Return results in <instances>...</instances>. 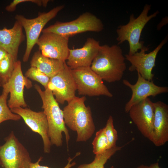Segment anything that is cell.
<instances>
[{"label":"cell","mask_w":168,"mask_h":168,"mask_svg":"<svg viewBox=\"0 0 168 168\" xmlns=\"http://www.w3.org/2000/svg\"><path fill=\"white\" fill-rule=\"evenodd\" d=\"M121 48L119 46L100 45L90 67L103 80L111 83L120 81L126 67Z\"/></svg>","instance_id":"6da1fadb"},{"label":"cell","mask_w":168,"mask_h":168,"mask_svg":"<svg viewBox=\"0 0 168 168\" xmlns=\"http://www.w3.org/2000/svg\"><path fill=\"white\" fill-rule=\"evenodd\" d=\"M86 100L85 96H76L68 102L63 110L65 125L77 132V142H86L95 130L91 108L85 104Z\"/></svg>","instance_id":"7a4b0ae2"},{"label":"cell","mask_w":168,"mask_h":168,"mask_svg":"<svg viewBox=\"0 0 168 168\" xmlns=\"http://www.w3.org/2000/svg\"><path fill=\"white\" fill-rule=\"evenodd\" d=\"M34 86L42 100V108L47 118L48 134L52 145L57 147L62 145V133H63L68 149L70 136L64 122L63 110L60 108L51 91L48 88L43 91L36 84Z\"/></svg>","instance_id":"3957f363"},{"label":"cell","mask_w":168,"mask_h":168,"mask_svg":"<svg viewBox=\"0 0 168 168\" xmlns=\"http://www.w3.org/2000/svg\"><path fill=\"white\" fill-rule=\"evenodd\" d=\"M151 5L146 4L139 15L136 18L133 14L130 16L129 21L125 25L119 26L117 29L118 35L117 40L118 44H120L127 41L129 45L128 54L132 55L143 46V42L140 41L142 30L146 25L152 18L155 17L159 13L156 11L153 13L148 15L151 9Z\"/></svg>","instance_id":"277c9868"},{"label":"cell","mask_w":168,"mask_h":168,"mask_svg":"<svg viewBox=\"0 0 168 168\" xmlns=\"http://www.w3.org/2000/svg\"><path fill=\"white\" fill-rule=\"evenodd\" d=\"M104 29L101 20L91 13L86 12L76 19L66 22H56L43 29L42 33H53L68 37L87 31L99 32Z\"/></svg>","instance_id":"5b68a950"},{"label":"cell","mask_w":168,"mask_h":168,"mask_svg":"<svg viewBox=\"0 0 168 168\" xmlns=\"http://www.w3.org/2000/svg\"><path fill=\"white\" fill-rule=\"evenodd\" d=\"M64 7V5L57 6L48 12L39 13L37 17L33 19L27 18L20 15L15 16L16 21L24 29L26 36V47L23 58L24 62L28 61L32 50L36 44L44 27Z\"/></svg>","instance_id":"8992f818"},{"label":"cell","mask_w":168,"mask_h":168,"mask_svg":"<svg viewBox=\"0 0 168 168\" xmlns=\"http://www.w3.org/2000/svg\"><path fill=\"white\" fill-rule=\"evenodd\" d=\"M0 145V165L4 168H28L32 162L29 153L12 131Z\"/></svg>","instance_id":"52a82bcc"},{"label":"cell","mask_w":168,"mask_h":168,"mask_svg":"<svg viewBox=\"0 0 168 168\" xmlns=\"http://www.w3.org/2000/svg\"><path fill=\"white\" fill-rule=\"evenodd\" d=\"M79 95L89 96H113L103 80L90 67H81L71 69Z\"/></svg>","instance_id":"ba28073f"},{"label":"cell","mask_w":168,"mask_h":168,"mask_svg":"<svg viewBox=\"0 0 168 168\" xmlns=\"http://www.w3.org/2000/svg\"><path fill=\"white\" fill-rule=\"evenodd\" d=\"M47 88L52 92L58 103L63 104L75 96L77 87L71 69L66 63L64 68L50 78Z\"/></svg>","instance_id":"9c48e42d"},{"label":"cell","mask_w":168,"mask_h":168,"mask_svg":"<svg viewBox=\"0 0 168 168\" xmlns=\"http://www.w3.org/2000/svg\"><path fill=\"white\" fill-rule=\"evenodd\" d=\"M167 41L166 37L155 49L148 53H146V52L149 48L144 46L140 49V52H137L132 55H125V59L131 64L129 68V71L132 72L137 71L144 79L152 81L154 75L152 72L155 66L157 55Z\"/></svg>","instance_id":"30bf717a"},{"label":"cell","mask_w":168,"mask_h":168,"mask_svg":"<svg viewBox=\"0 0 168 168\" xmlns=\"http://www.w3.org/2000/svg\"><path fill=\"white\" fill-rule=\"evenodd\" d=\"M128 113L130 118L142 134L153 142L154 103L147 98L133 106Z\"/></svg>","instance_id":"8fae6325"},{"label":"cell","mask_w":168,"mask_h":168,"mask_svg":"<svg viewBox=\"0 0 168 168\" xmlns=\"http://www.w3.org/2000/svg\"><path fill=\"white\" fill-rule=\"evenodd\" d=\"M11 110L13 113L20 115L33 132L38 133L41 136L43 142L44 152L49 153L52 145L48 134L47 118L43 111L36 112L27 107H21Z\"/></svg>","instance_id":"7c38bea8"},{"label":"cell","mask_w":168,"mask_h":168,"mask_svg":"<svg viewBox=\"0 0 168 168\" xmlns=\"http://www.w3.org/2000/svg\"><path fill=\"white\" fill-rule=\"evenodd\" d=\"M69 38L53 33H43L36 44L43 55L65 62L69 54Z\"/></svg>","instance_id":"4fadbf2b"},{"label":"cell","mask_w":168,"mask_h":168,"mask_svg":"<svg viewBox=\"0 0 168 168\" xmlns=\"http://www.w3.org/2000/svg\"><path fill=\"white\" fill-rule=\"evenodd\" d=\"M138 78L134 84H131L128 80L124 79L123 84L129 87L132 91L130 99L125 107V112L128 113L130 108L148 97L156 96L168 92L166 86H161L155 84L153 80L149 81L143 78L138 72Z\"/></svg>","instance_id":"5bb4252c"},{"label":"cell","mask_w":168,"mask_h":168,"mask_svg":"<svg viewBox=\"0 0 168 168\" xmlns=\"http://www.w3.org/2000/svg\"><path fill=\"white\" fill-rule=\"evenodd\" d=\"M6 84L10 94V98L7 102L9 108L26 107L27 105L24 96V88L26 86L29 89L32 85L30 81L23 75L20 60L15 62L12 76Z\"/></svg>","instance_id":"9a60e30c"},{"label":"cell","mask_w":168,"mask_h":168,"mask_svg":"<svg viewBox=\"0 0 168 168\" xmlns=\"http://www.w3.org/2000/svg\"><path fill=\"white\" fill-rule=\"evenodd\" d=\"M100 45L99 41L91 38H87L80 48L69 49L66 62L71 69L81 67H90Z\"/></svg>","instance_id":"2e32d148"},{"label":"cell","mask_w":168,"mask_h":168,"mask_svg":"<svg viewBox=\"0 0 168 168\" xmlns=\"http://www.w3.org/2000/svg\"><path fill=\"white\" fill-rule=\"evenodd\" d=\"M154 106L153 143L160 147L168 141V106L160 101L154 103Z\"/></svg>","instance_id":"e0dca14e"},{"label":"cell","mask_w":168,"mask_h":168,"mask_svg":"<svg viewBox=\"0 0 168 168\" xmlns=\"http://www.w3.org/2000/svg\"><path fill=\"white\" fill-rule=\"evenodd\" d=\"M23 28L16 21L12 28L5 27L0 29V47L11 55L15 61L17 60L19 46L25 40Z\"/></svg>","instance_id":"ac0fdd59"},{"label":"cell","mask_w":168,"mask_h":168,"mask_svg":"<svg viewBox=\"0 0 168 168\" xmlns=\"http://www.w3.org/2000/svg\"><path fill=\"white\" fill-rule=\"evenodd\" d=\"M65 63L45 57L39 50L34 54L30 64L31 67L37 68L51 78L64 68Z\"/></svg>","instance_id":"d6986e66"},{"label":"cell","mask_w":168,"mask_h":168,"mask_svg":"<svg viewBox=\"0 0 168 168\" xmlns=\"http://www.w3.org/2000/svg\"><path fill=\"white\" fill-rule=\"evenodd\" d=\"M2 88L3 91L0 96V124L8 120L19 121L21 118V116L13 113L7 105V100L9 92L7 85Z\"/></svg>","instance_id":"ffe728a7"},{"label":"cell","mask_w":168,"mask_h":168,"mask_svg":"<svg viewBox=\"0 0 168 168\" xmlns=\"http://www.w3.org/2000/svg\"><path fill=\"white\" fill-rule=\"evenodd\" d=\"M124 146H115L107 149L102 153L96 155L92 162L89 164H81L77 168H104V165L107 161Z\"/></svg>","instance_id":"44dd1931"},{"label":"cell","mask_w":168,"mask_h":168,"mask_svg":"<svg viewBox=\"0 0 168 168\" xmlns=\"http://www.w3.org/2000/svg\"><path fill=\"white\" fill-rule=\"evenodd\" d=\"M15 62L12 57L9 54L0 62V86L3 87L11 79Z\"/></svg>","instance_id":"7402d4cb"},{"label":"cell","mask_w":168,"mask_h":168,"mask_svg":"<svg viewBox=\"0 0 168 168\" xmlns=\"http://www.w3.org/2000/svg\"><path fill=\"white\" fill-rule=\"evenodd\" d=\"M92 144L93 152L95 155L102 153L109 149L104 128L100 129L96 133Z\"/></svg>","instance_id":"603a6c76"},{"label":"cell","mask_w":168,"mask_h":168,"mask_svg":"<svg viewBox=\"0 0 168 168\" xmlns=\"http://www.w3.org/2000/svg\"><path fill=\"white\" fill-rule=\"evenodd\" d=\"M25 76L42 84L45 89L47 88L50 78L39 69L35 67H31L25 74Z\"/></svg>","instance_id":"cb8c5ba5"},{"label":"cell","mask_w":168,"mask_h":168,"mask_svg":"<svg viewBox=\"0 0 168 168\" xmlns=\"http://www.w3.org/2000/svg\"><path fill=\"white\" fill-rule=\"evenodd\" d=\"M105 135L107 138L109 148L114 147L118 139V134L113 125V119L112 116L110 115L104 128Z\"/></svg>","instance_id":"d4e9b609"},{"label":"cell","mask_w":168,"mask_h":168,"mask_svg":"<svg viewBox=\"0 0 168 168\" xmlns=\"http://www.w3.org/2000/svg\"><path fill=\"white\" fill-rule=\"evenodd\" d=\"M49 1V0H14L9 5L6 7L5 9L8 12H14L18 4L26 2H31L36 4L39 6H43L45 7Z\"/></svg>","instance_id":"484cf974"},{"label":"cell","mask_w":168,"mask_h":168,"mask_svg":"<svg viewBox=\"0 0 168 168\" xmlns=\"http://www.w3.org/2000/svg\"><path fill=\"white\" fill-rule=\"evenodd\" d=\"M80 153L79 152H77L75 156L73 158L69 157L68 159V163L66 166L63 168H71L76 165V163L74 161L71 163L73 159L77 156H79ZM43 157L40 156L38 160L34 163L31 162L28 168H50L48 166H41L40 164V162L42 161Z\"/></svg>","instance_id":"4316f807"},{"label":"cell","mask_w":168,"mask_h":168,"mask_svg":"<svg viewBox=\"0 0 168 168\" xmlns=\"http://www.w3.org/2000/svg\"><path fill=\"white\" fill-rule=\"evenodd\" d=\"M137 168H161L159 166L158 162L152 164L150 166H145L143 165H141Z\"/></svg>","instance_id":"83f0119b"},{"label":"cell","mask_w":168,"mask_h":168,"mask_svg":"<svg viewBox=\"0 0 168 168\" xmlns=\"http://www.w3.org/2000/svg\"><path fill=\"white\" fill-rule=\"evenodd\" d=\"M8 54L4 49L0 47V62L4 59Z\"/></svg>","instance_id":"f1b7e54d"}]
</instances>
